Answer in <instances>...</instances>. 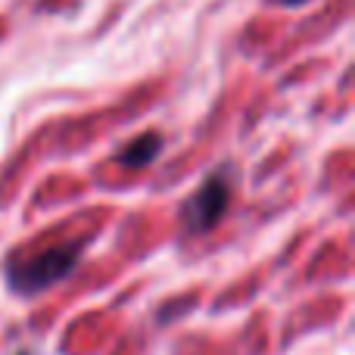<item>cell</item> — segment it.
Here are the masks:
<instances>
[{"label":"cell","instance_id":"cell-1","mask_svg":"<svg viewBox=\"0 0 355 355\" xmlns=\"http://www.w3.org/2000/svg\"><path fill=\"white\" fill-rule=\"evenodd\" d=\"M81 259V243H62V246H50L41 250L35 256L22 259V262H12L6 268V284H10L12 293L19 296H35L50 290L53 284L66 281L75 268H78Z\"/></svg>","mask_w":355,"mask_h":355},{"label":"cell","instance_id":"cell-2","mask_svg":"<svg viewBox=\"0 0 355 355\" xmlns=\"http://www.w3.org/2000/svg\"><path fill=\"white\" fill-rule=\"evenodd\" d=\"M231 202V184H227V172H215L196 187V193L184 202L181 221L184 231L190 234H206L221 221Z\"/></svg>","mask_w":355,"mask_h":355},{"label":"cell","instance_id":"cell-3","mask_svg":"<svg viewBox=\"0 0 355 355\" xmlns=\"http://www.w3.org/2000/svg\"><path fill=\"white\" fill-rule=\"evenodd\" d=\"M159 153H162V137L150 131V135L135 137V141H131L128 147L119 153V162H122L125 168H135V172H137V168H147Z\"/></svg>","mask_w":355,"mask_h":355},{"label":"cell","instance_id":"cell-4","mask_svg":"<svg viewBox=\"0 0 355 355\" xmlns=\"http://www.w3.org/2000/svg\"><path fill=\"white\" fill-rule=\"evenodd\" d=\"M277 3H284V6H300V3H306V0H277Z\"/></svg>","mask_w":355,"mask_h":355},{"label":"cell","instance_id":"cell-5","mask_svg":"<svg viewBox=\"0 0 355 355\" xmlns=\"http://www.w3.org/2000/svg\"><path fill=\"white\" fill-rule=\"evenodd\" d=\"M19 355H28V352H19Z\"/></svg>","mask_w":355,"mask_h":355}]
</instances>
